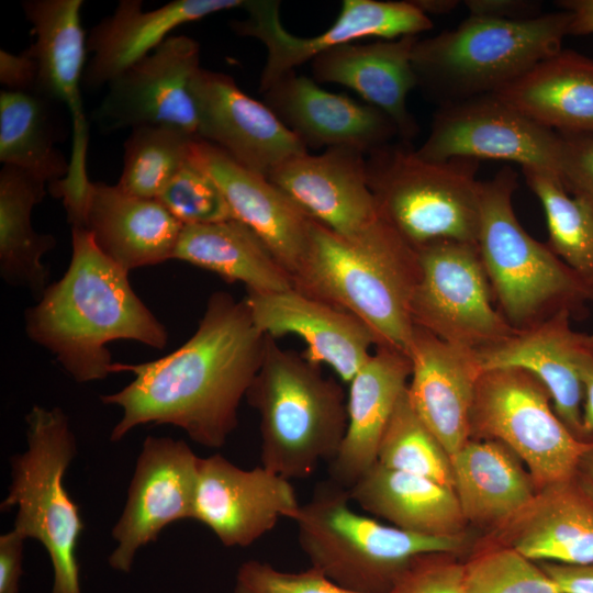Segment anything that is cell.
I'll return each instance as SVG.
<instances>
[{
  "instance_id": "12",
  "label": "cell",
  "mask_w": 593,
  "mask_h": 593,
  "mask_svg": "<svg viewBox=\"0 0 593 593\" xmlns=\"http://www.w3.org/2000/svg\"><path fill=\"white\" fill-rule=\"evenodd\" d=\"M82 0H26L22 9L32 25L34 42L27 48L37 64L38 92L64 104L72 125V146L66 178L51 187L61 199L67 216L83 214L91 181L87 174L88 124L81 86L87 38L81 26Z\"/></svg>"
},
{
  "instance_id": "48",
  "label": "cell",
  "mask_w": 593,
  "mask_h": 593,
  "mask_svg": "<svg viewBox=\"0 0 593 593\" xmlns=\"http://www.w3.org/2000/svg\"><path fill=\"white\" fill-rule=\"evenodd\" d=\"M539 564L562 593H593V562L579 566L555 562Z\"/></svg>"
},
{
  "instance_id": "41",
  "label": "cell",
  "mask_w": 593,
  "mask_h": 593,
  "mask_svg": "<svg viewBox=\"0 0 593 593\" xmlns=\"http://www.w3.org/2000/svg\"><path fill=\"white\" fill-rule=\"evenodd\" d=\"M234 593H360L340 586L320 570L310 567L286 572L269 562L250 559L236 573Z\"/></svg>"
},
{
  "instance_id": "2",
  "label": "cell",
  "mask_w": 593,
  "mask_h": 593,
  "mask_svg": "<svg viewBox=\"0 0 593 593\" xmlns=\"http://www.w3.org/2000/svg\"><path fill=\"white\" fill-rule=\"evenodd\" d=\"M71 248L64 276L25 312L29 338L79 383L111 373V342L163 349L167 329L134 292L128 272L101 253L83 226L71 227Z\"/></svg>"
},
{
  "instance_id": "1",
  "label": "cell",
  "mask_w": 593,
  "mask_h": 593,
  "mask_svg": "<svg viewBox=\"0 0 593 593\" xmlns=\"http://www.w3.org/2000/svg\"><path fill=\"white\" fill-rule=\"evenodd\" d=\"M265 343L245 300L213 293L197 331L178 349L148 362H113L111 373L131 372L134 380L100 396L122 410L110 440L120 441L141 425L169 424L203 447L221 448L237 427Z\"/></svg>"
},
{
  "instance_id": "46",
  "label": "cell",
  "mask_w": 593,
  "mask_h": 593,
  "mask_svg": "<svg viewBox=\"0 0 593 593\" xmlns=\"http://www.w3.org/2000/svg\"><path fill=\"white\" fill-rule=\"evenodd\" d=\"M575 361L583 384V427L593 441V334L578 333Z\"/></svg>"
},
{
  "instance_id": "32",
  "label": "cell",
  "mask_w": 593,
  "mask_h": 593,
  "mask_svg": "<svg viewBox=\"0 0 593 593\" xmlns=\"http://www.w3.org/2000/svg\"><path fill=\"white\" fill-rule=\"evenodd\" d=\"M561 134L593 133V59L561 49L496 92Z\"/></svg>"
},
{
  "instance_id": "42",
  "label": "cell",
  "mask_w": 593,
  "mask_h": 593,
  "mask_svg": "<svg viewBox=\"0 0 593 593\" xmlns=\"http://www.w3.org/2000/svg\"><path fill=\"white\" fill-rule=\"evenodd\" d=\"M448 555L416 557L388 593H468L465 563L455 562Z\"/></svg>"
},
{
  "instance_id": "22",
  "label": "cell",
  "mask_w": 593,
  "mask_h": 593,
  "mask_svg": "<svg viewBox=\"0 0 593 593\" xmlns=\"http://www.w3.org/2000/svg\"><path fill=\"white\" fill-rule=\"evenodd\" d=\"M189 158L217 183L234 219L260 237L293 279L309 246L312 217L268 177L213 144L193 141Z\"/></svg>"
},
{
  "instance_id": "18",
  "label": "cell",
  "mask_w": 593,
  "mask_h": 593,
  "mask_svg": "<svg viewBox=\"0 0 593 593\" xmlns=\"http://www.w3.org/2000/svg\"><path fill=\"white\" fill-rule=\"evenodd\" d=\"M193 92L199 138L243 167L267 177L284 160L309 153L265 102L246 94L228 75L201 68Z\"/></svg>"
},
{
  "instance_id": "38",
  "label": "cell",
  "mask_w": 593,
  "mask_h": 593,
  "mask_svg": "<svg viewBox=\"0 0 593 593\" xmlns=\"http://www.w3.org/2000/svg\"><path fill=\"white\" fill-rule=\"evenodd\" d=\"M377 462L454 489L450 457L411 404L407 388L381 438Z\"/></svg>"
},
{
  "instance_id": "11",
  "label": "cell",
  "mask_w": 593,
  "mask_h": 593,
  "mask_svg": "<svg viewBox=\"0 0 593 593\" xmlns=\"http://www.w3.org/2000/svg\"><path fill=\"white\" fill-rule=\"evenodd\" d=\"M417 253L421 272L411 306L415 326L473 351L516 332L492 303L475 244L438 240Z\"/></svg>"
},
{
  "instance_id": "33",
  "label": "cell",
  "mask_w": 593,
  "mask_h": 593,
  "mask_svg": "<svg viewBox=\"0 0 593 593\" xmlns=\"http://www.w3.org/2000/svg\"><path fill=\"white\" fill-rule=\"evenodd\" d=\"M172 259L211 271L247 291L278 292L294 288L292 276L260 237L232 219L182 227Z\"/></svg>"
},
{
  "instance_id": "37",
  "label": "cell",
  "mask_w": 593,
  "mask_h": 593,
  "mask_svg": "<svg viewBox=\"0 0 593 593\" xmlns=\"http://www.w3.org/2000/svg\"><path fill=\"white\" fill-rule=\"evenodd\" d=\"M197 137L165 125L131 130L124 142L123 169L116 186L144 199H158L189 158Z\"/></svg>"
},
{
  "instance_id": "8",
  "label": "cell",
  "mask_w": 593,
  "mask_h": 593,
  "mask_svg": "<svg viewBox=\"0 0 593 593\" xmlns=\"http://www.w3.org/2000/svg\"><path fill=\"white\" fill-rule=\"evenodd\" d=\"M479 163L426 159L400 141L366 155V172L380 215L415 249L438 240L477 245Z\"/></svg>"
},
{
  "instance_id": "21",
  "label": "cell",
  "mask_w": 593,
  "mask_h": 593,
  "mask_svg": "<svg viewBox=\"0 0 593 593\" xmlns=\"http://www.w3.org/2000/svg\"><path fill=\"white\" fill-rule=\"evenodd\" d=\"M261 93L265 103L306 148L347 147L368 155L399 137L394 123L382 111L325 90L313 78L295 71Z\"/></svg>"
},
{
  "instance_id": "36",
  "label": "cell",
  "mask_w": 593,
  "mask_h": 593,
  "mask_svg": "<svg viewBox=\"0 0 593 593\" xmlns=\"http://www.w3.org/2000/svg\"><path fill=\"white\" fill-rule=\"evenodd\" d=\"M545 212L548 246L593 293V208L556 176L522 170Z\"/></svg>"
},
{
  "instance_id": "47",
  "label": "cell",
  "mask_w": 593,
  "mask_h": 593,
  "mask_svg": "<svg viewBox=\"0 0 593 593\" xmlns=\"http://www.w3.org/2000/svg\"><path fill=\"white\" fill-rule=\"evenodd\" d=\"M469 15L501 20H525L540 13V4L525 0H466Z\"/></svg>"
},
{
  "instance_id": "49",
  "label": "cell",
  "mask_w": 593,
  "mask_h": 593,
  "mask_svg": "<svg viewBox=\"0 0 593 593\" xmlns=\"http://www.w3.org/2000/svg\"><path fill=\"white\" fill-rule=\"evenodd\" d=\"M558 7L571 16L569 35L593 33V0H561Z\"/></svg>"
},
{
  "instance_id": "19",
  "label": "cell",
  "mask_w": 593,
  "mask_h": 593,
  "mask_svg": "<svg viewBox=\"0 0 593 593\" xmlns=\"http://www.w3.org/2000/svg\"><path fill=\"white\" fill-rule=\"evenodd\" d=\"M267 177L309 216L343 237H358L382 219L368 183L366 155L357 149L293 156Z\"/></svg>"
},
{
  "instance_id": "39",
  "label": "cell",
  "mask_w": 593,
  "mask_h": 593,
  "mask_svg": "<svg viewBox=\"0 0 593 593\" xmlns=\"http://www.w3.org/2000/svg\"><path fill=\"white\" fill-rule=\"evenodd\" d=\"M468 593H562L536 561L500 545L465 563Z\"/></svg>"
},
{
  "instance_id": "5",
  "label": "cell",
  "mask_w": 593,
  "mask_h": 593,
  "mask_svg": "<svg viewBox=\"0 0 593 593\" xmlns=\"http://www.w3.org/2000/svg\"><path fill=\"white\" fill-rule=\"evenodd\" d=\"M567 11L525 20L469 15L424 40L412 53L417 87L439 105L496 93L562 49Z\"/></svg>"
},
{
  "instance_id": "25",
  "label": "cell",
  "mask_w": 593,
  "mask_h": 593,
  "mask_svg": "<svg viewBox=\"0 0 593 593\" xmlns=\"http://www.w3.org/2000/svg\"><path fill=\"white\" fill-rule=\"evenodd\" d=\"M243 4L244 0H175L144 10L141 0H121L113 13L96 24L87 37L90 58L83 85L94 89L108 86L154 52L177 27Z\"/></svg>"
},
{
  "instance_id": "31",
  "label": "cell",
  "mask_w": 593,
  "mask_h": 593,
  "mask_svg": "<svg viewBox=\"0 0 593 593\" xmlns=\"http://www.w3.org/2000/svg\"><path fill=\"white\" fill-rule=\"evenodd\" d=\"M351 502L400 529L460 536L466 519L452 488L376 462L349 489Z\"/></svg>"
},
{
  "instance_id": "50",
  "label": "cell",
  "mask_w": 593,
  "mask_h": 593,
  "mask_svg": "<svg viewBox=\"0 0 593 593\" xmlns=\"http://www.w3.org/2000/svg\"><path fill=\"white\" fill-rule=\"evenodd\" d=\"M424 14H447L457 5L456 0H413L412 1Z\"/></svg>"
},
{
  "instance_id": "7",
  "label": "cell",
  "mask_w": 593,
  "mask_h": 593,
  "mask_svg": "<svg viewBox=\"0 0 593 593\" xmlns=\"http://www.w3.org/2000/svg\"><path fill=\"white\" fill-rule=\"evenodd\" d=\"M350 502L348 489L326 479L315 484L293 519L311 567L345 589L388 593L416 557L463 547L461 535L406 532L357 513Z\"/></svg>"
},
{
  "instance_id": "14",
  "label": "cell",
  "mask_w": 593,
  "mask_h": 593,
  "mask_svg": "<svg viewBox=\"0 0 593 593\" xmlns=\"http://www.w3.org/2000/svg\"><path fill=\"white\" fill-rule=\"evenodd\" d=\"M242 8L247 11V18L232 21L233 31L257 38L267 51L260 74V92L332 48L365 37L393 40L417 36L433 27L430 18L412 1L344 0L333 25L311 37L295 36L283 27L279 1H244Z\"/></svg>"
},
{
  "instance_id": "43",
  "label": "cell",
  "mask_w": 593,
  "mask_h": 593,
  "mask_svg": "<svg viewBox=\"0 0 593 593\" xmlns=\"http://www.w3.org/2000/svg\"><path fill=\"white\" fill-rule=\"evenodd\" d=\"M559 134L558 177L570 194L593 208V133Z\"/></svg>"
},
{
  "instance_id": "51",
  "label": "cell",
  "mask_w": 593,
  "mask_h": 593,
  "mask_svg": "<svg viewBox=\"0 0 593 593\" xmlns=\"http://www.w3.org/2000/svg\"><path fill=\"white\" fill-rule=\"evenodd\" d=\"M578 469L592 482L593 484V447L583 454L580 459Z\"/></svg>"
},
{
  "instance_id": "23",
  "label": "cell",
  "mask_w": 593,
  "mask_h": 593,
  "mask_svg": "<svg viewBox=\"0 0 593 593\" xmlns=\"http://www.w3.org/2000/svg\"><path fill=\"white\" fill-rule=\"evenodd\" d=\"M407 356L411 404L451 457L471 438L475 385L483 371L477 351L415 326Z\"/></svg>"
},
{
  "instance_id": "45",
  "label": "cell",
  "mask_w": 593,
  "mask_h": 593,
  "mask_svg": "<svg viewBox=\"0 0 593 593\" xmlns=\"http://www.w3.org/2000/svg\"><path fill=\"white\" fill-rule=\"evenodd\" d=\"M24 540L14 529L0 536V593H19Z\"/></svg>"
},
{
  "instance_id": "20",
  "label": "cell",
  "mask_w": 593,
  "mask_h": 593,
  "mask_svg": "<svg viewBox=\"0 0 593 593\" xmlns=\"http://www.w3.org/2000/svg\"><path fill=\"white\" fill-rule=\"evenodd\" d=\"M257 328L278 338L299 336L302 355L311 362L331 367L349 383L372 354L377 339L353 314L295 288L278 292L247 291L244 299Z\"/></svg>"
},
{
  "instance_id": "24",
  "label": "cell",
  "mask_w": 593,
  "mask_h": 593,
  "mask_svg": "<svg viewBox=\"0 0 593 593\" xmlns=\"http://www.w3.org/2000/svg\"><path fill=\"white\" fill-rule=\"evenodd\" d=\"M501 545L539 562H593V484L578 469L537 490L533 500L495 529Z\"/></svg>"
},
{
  "instance_id": "26",
  "label": "cell",
  "mask_w": 593,
  "mask_h": 593,
  "mask_svg": "<svg viewBox=\"0 0 593 593\" xmlns=\"http://www.w3.org/2000/svg\"><path fill=\"white\" fill-rule=\"evenodd\" d=\"M417 38L409 35L332 48L310 61L312 78L356 91L363 102L382 111L394 123L401 142L411 144L418 125L406 100L417 87L412 63Z\"/></svg>"
},
{
  "instance_id": "4",
  "label": "cell",
  "mask_w": 593,
  "mask_h": 593,
  "mask_svg": "<svg viewBox=\"0 0 593 593\" xmlns=\"http://www.w3.org/2000/svg\"><path fill=\"white\" fill-rule=\"evenodd\" d=\"M246 399L259 416L266 469L290 481L306 479L337 455L347 427V399L343 387L302 354L266 335Z\"/></svg>"
},
{
  "instance_id": "27",
  "label": "cell",
  "mask_w": 593,
  "mask_h": 593,
  "mask_svg": "<svg viewBox=\"0 0 593 593\" xmlns=\"http://www.w3.org/2000/svg\"><path fill=\"white\" fill-rule=\"evenodd\" d=\"M412 366L395 348L376 346L349 381L347 427L328 479L349 489L376 462L383 433L407 388Z\"/></svg>"
},
{
  "instance_id": "34",
  "label": "cell",
  "mask_w": 593,
  "mask_h": 593,
  "mask_svg": "<svg viewBox=\"0 0 593 593\" xmlns=\"http://www.w3.org/2000/svg\"><path fill=\"white\" fill-rule=\"evenodd\" d=\"M45 182L19 168L0 171V275L12 287L38 298L46 289L48 271L43 256L56 245L51 234L37 233L32 211L46 194Z\"/></svg>"
},
{
  "instance_id": "44",
  "label": "cell",
  "mask_w": 593,
  "mask_h": 593,
  "mask_svg": "<svg viewBox=\"0 0 593 593\" xmlns=\"http://www.w3.org/2000/svg\"><path fill=\"white\" fill-rule=\"evenodd\" d=\"M0 82L5 90L36 91L37 64L27 48L20 54L0 51Z\"/></svg>"
},
{
  "instance_id": "16",
  "label": "cell",
  "mask_w": 593,
  "mask_h": 593,
  "mask_svg": "<svg viewBox=\"0 0 593 593\" xmlns=\"http://www.w3.org/2000/svg\"><path fill=\"white\" fill-rule=\"evenodd\" d=\"M199 458L182 439L147 436L137 457L109 566L131 571L138 550L168 525L194 519Z\"/></svg>"
},
{
  "instance_id": "40",
  "label": "cell",
  "mask_w": 593,
  "mask_h": 593,
  "mask_svg": "<svg viewBox=\"0 0 593 593\" xmlns=\"http://www.w3.org/2000/svg\"><path fill=\"white\" fill-rule=\"evenodd\" d=\"M183 226L234 219L220 187L190 158L157 199Z\"/></svg>"
},
{
  "instance_id": "3",
  "label": "cell",
  "mask_w": 593,
  "mask_h": 593,
  "mask_svg": "<svg viewBox=\"0 0 593 593\" xmlns=\"http://www.w3.org/2000/svg\"><path fill=\"white\" fill-rule=\"evenodd\" d=\"M418 253L383 217L355 238L312 219L305 256L293 275L299 291L335 305L369 327L377 346L407 355Z\"/></svg>"
},
{
  "instance_id": "29",
  "label": "cell",
  "mask_w": 593,
  "mask_h": 593,
  "mask_svg": "<svg viewBox=\"0 0 593 593\" xmlns=\"http://www.w3.org/2000/svg\"><path fill=\"white\" fill-rule=\"evenodd\" d=\"M569 313L516 331L504 342L477 351L482 370L521 368L548 390L553 409L579 439L589 441L583 427V384L575 361L578 333Z\"/></svg>"
},
{
  "instance_id": "6",
  "label": "cell",
  "mask_w": 593,
  "mask_h": 593,
  "mask_svg": "<svg viewBox=\"0 0 593 593\" xmlns=\"http://www.w3.org/2000/svg\"><path fill=\"white\" fill-rule=\"evenodd\" d=\"M516 188L511 166L481 182L477 246L501 314L515 331L560 313L586 316L593 293L547 244L523 228L513 209Z\"/></svg>"
},
{
  "instance_id": "13",
  "label": "cell",
  "mask_w": 593,
  "mask_h": 593,
  "mask_svg": "<svg viewBox=\"0 0 593 593\" xmlns=\"http://www.w3.org/2000/svg\"><path fill=\"white\" fill-rule=\"evenodd\" d=\"M561 135L496 93L439 105L417 154L430 160L499 159L558 177ZM559 178V177H558Z\"/></svg>"
},
{
  "instance_id": "17",
  "label": "cell",
  "mask_w": 593,
  "mask_h": 593,
  "mask_svg": "<svg viewBox=\"0 0 593 593\" xmlns=\"http://www.w3.org/2000/svg\"><path fill=\"white\" fill-rule=\"evenodd\" d=\"M301 503L290 480L261 465L243 469L220 454L199 458L194 519L225 547H248Z\"/></svg>"
},
{
  "instance_id": "35",
  "label": "cell",
  "mask_w": 593,
  "mask_h": 593,
  "mask_svg": "<svg viewBox=\"0 0 593 593\" xmlns=\"http://www.w3.org/2000/svg\"><path fill=\"white\" fill-rule=\"evenodd\" d=\"M35 91L1 90L0 160L26 171L51 186L64 180L69 159L56 144L60 141L54 105Z\"/></svg>"
},
{
  "instance_id": "9",
  "label": "cell",
  "mask_w": 593,
  "mask_h": 593,
  "mask_svg": "<svg viewBox=\"0 0 593 593\" xmlns=\"http://www.w3.org/2000/svg\"><path fill=\"white\" fill-rule=\"evenodd\" d=\"M25 423L27 447L10 458L11 481L0 510L15 506L12 529L44 546L54 573L51 593H82L77 547L85 523L64 485L76 437L57 406L34 405Z\"/></svg>"
},
{
  "instance_id": "28",
  "label": "cell",
  "mask_w": 593,
  "mask_h": 593,
  "mask_svg": "<svg viewBox=\"0 0 593 593\" xmlns=\"http://www.w3.org/2000/svg\"><path fill=\"white\" fill-rule=\"evenodd\" d=\"M83 227L104 256L130 272L172 259L183 225L157 199L91 182Z\"/></svg>"
},
{
  "instance_id": "30",
  "label": "cell",
  "mask_w": 593,
  "mask_h": 593,
  "mask_svg": "<svg viewBox=\"0 0 593 593\" xmlns=\"http://www.w3.org/2000/svg\"><path fill=\"white\" fill-rule=\"evenodd\" d=\"M450 461L454 490L466 522L496 529L537 492L519 458L500 441L470 438Z\"/></svg>"
},
{
  "instance_id": "10",
  "label": "cell",
  "mask_w": 593,
  "mask_h": 593,
  "mask_svg": "<svg viewBox=\"0 0 593 593\" xmlns=\"http://www.w3.org/2000/svg\"><path fill=\"white\" fill-rule=\"evenodd\" d=\"M471 438L511 449L539 490L578 470L593 441L575 437L557 415L546 387L521 368L483 370L471 411Z\"/></svg>"
},
{
  "instance_id": "15",
  "label": "cell",
  "mask_w": 593,
  "mask_h": 593,
  "mask_svg": "<svg viewBox=\"0 0 593 593\" xmlns=\"http://www.w3.org/2000/svg\"><path fill=\"white\" fill-rule=\"evenodd\" d=\"M201 68L199 43L171 35L107 86L94 119L107 131L165 125L199 138L193 83Z\"/></svg>"
}]
</instances>
